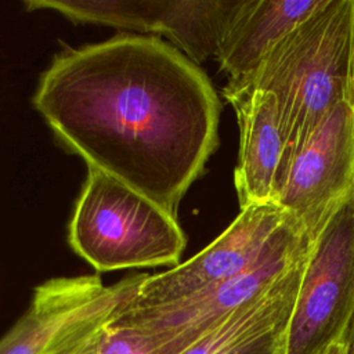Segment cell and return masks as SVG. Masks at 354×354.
Returning <instances> with one entry per match:
<instances>
[{"label":"cell","mask_w":354,"mask_h":354,"mask_svg":"<svg viewBox=\"0 0 354 354\" xmlns=\"http://www.w3.org/2000/svg\"><path fill=\"white\" fill-rule=\"evenodd\" d=\"M33 105L61 145L174 218L218 145L213 84L153 35L122 33L57 54Z\"/></svg>","instance_id":"1"},{"label":"cell","mask_w":354,"mask_h":354,"mask_svg":"<svg viewBox=\"0 0 354 354\" xmlns=\"http://www.w3.org/2000/svg\"><path fill=\"white\" fill-rule=\"evenodd\" d=\"M354 0H324L279 40L243 82L223 95L266 91L275 97L285 160L339 102L354 100Z\"/></svg>","instance_id":"2"},{"label":"cell","mask_w":354,"mask_h":354,"mask_svg":"<svg viewBox=\"0 0 354 354\" xmlns=\"http://www.w3.org/2000/svg\"><path fill=\"white\" fill-rule=\"evenodd\" d=\"M71 248L97 271L180 264L187 245L177 218L106 173L87 166L69 223Z\"/></svg>","instance_id":"3"},{"label":"cell","mask_w":354,"mask_h":354,"mask_svg":"<svg viewBox=\"0 0 354 354\" xmlns=\"http://www.w3.org/2000/svg\"><path fill=\"white\" fill-rule=\"evenodd\" d=\"M148 274L112 285L98 275L59 277L35 288L26 311L0 337V354H82L133 303Z\"/></svg>","instance_id":"4"},{"label":"cell","mask_w":354,"mask_h":354,"mask_svg":"<svg viewBox=\"0 0 354 354\" xmlns=\"http://www.w3.org/2000/svg\"><path fill=\"white\" fill-rule=\"evenodd\" d=\"M354 321V187L313 241L283 354H322Z\"/></svg>","instance_id":"5"},{"label":"cell","mask_w":354,"mask_h":354,"mask_svg":"<svg viewBox=\"0 0 354 354\" xmlns=\"http://www.w3.org/2000/svg\"><path fill=\"white\" fill-rule=\"evenodd\" d=\"M311 239L289 216L260 259L242 274L184 300L145 310H124L120 318L151 337L155 354H181L238 308L261 297L311 248Z\"/></svg>","instance_id":"6"},{"label":"cell","mask_w":354,"mask_h":354,"mask_svg":"<svg viewBox=\"0 0 354 354\" xmlns=\"http://www.w3.org/2000/svg\"><path fill=\"white\" fill-rule=\"evenodd\" d=\"M354 187V105H335L278 167L271 202L317 238Z\"/></svg>","instance_id":"7"},{"label":"cell","mask_w":354,"mask_h":354,"mask_svg":"<svg viewBox=\"0 0 354 354\" xmlns=\"http://www.w3.org/2000/svg\"><path fill=\"white\" fill-rule=\"evenodd\" d=\"M289 214L274 202L241 209L212 243L189 260L145 278L126 310L167 306L223 283L250 268Z\"/></svg>","instance_id":"8"},{"label":"cell","mask_w":354,"mask_h":354,"mask_svg":"<svg viewBox=\"0 0 354 354\" xmlns=\"http://www.w3.org/2000/svg\"><path fill=\"white\" fill-rule=\"evenodd\" d=\"M239 126L234 183L239 207L271 202L285 144L275 97L266 91L227 95Z\"/></svg>","instance_id":"9"},{"label":"cell","mask_w":354,"mask_h":354,"mask_svg":"<svg viewBox=\"0 0 354 354\" xmlns=\"http://www.w3.org/2000/svg\"><path fill=\"white\" fill-rule=\"evenodd\" d=\"M324 0H243L216 59L228 86L248 79L274 46L308 18Z\"/></svg>","instance_id":"10"},{"label":"cell","mask_w":354,"mask_h":354,"mask_svg":"<svg viewBox=\"0 0 354 354\" xmlns=\"http://www.w3.org/2000/svg\"><path fill=\"white\" fill-rule=\"evenodd\" d=\"M243 0H166L158 36L199 65L217 57Z\"/></svg>","instance_id":"11"},{"label":"cell","mask_w":354,"mask_h":354,"mask_svg":"<svg viewBox=\"0 0 354 354\" xmlns=\"http://www.w3.org/2000/svg\"><path fill=\"white\" fill-rule=\"evenodd\" d=\"M24 6L29 11L53 10L75 22L98 24L158 36L166 0H26Z\"/></svg>","instance_id":"12"},{"label":"cell","mask_w":354,"mask_h":354,"mask_svg":"<svg viewBox=\"0 0 354 354\" xmlns=\"http://www.w3.org/2000/svg\"><path fill=\"white\" fill-rule=\"evenodd\" d=\"M97 354H155V347L147 332L119 317L101 333Z\"/></svg>","instance_id":"13"},{"label":"cell","mask_w":354,"mask_h":354,"mask_svg":"<svg viewBox=\"0 0 354 354\" xmlns=\"http://www.w3.org/2000/svg\"><path fill=\"white\" fill-rule=\"evenodd\" d=\"M344 354H354V321L344 337Z\"/></svg>","instance_id":"14"},{"label":"cell","mask_w":354,"mask_h":354,"mask_svg":"<svg viewBox=\"0 0 354 354\" xmlns=\"http://www.w3.org/2000/svg\"><path fill=\"white\" fill-rule=\"evenodd\" d=\"M322 354H344V339L332 344L328 350H325Z\"/></svg>","instance_id":"15"},{"label":"cell","mask_w":354,"mask_h":354,"mask_svg":"<svg viewBox=\"0 0 354 354\" xmlns=\"http://www.w3.org/2000/svg\"><path fill=\"white\" fill-rule=\"evenodd\" d=\"M98 343V342H97ZM97 343L95 344H93L90 348H87L84 353H82V354H97Z\"/></svg>","instance_id":"16"},{"label":"cell","mask_w":354,"mask_h":354,"mask_svg":"<svg viewBox=\"0 0 354 354\" xmlns=\"http://www.w3.org/2000/svg\"><path fill=\"white\" fill-rule=\"evenodd\" d=\"M353 88H354V37H353ZM354 105V100H353Z\"/></svg>","instance_id":"17"}]
</instances>
